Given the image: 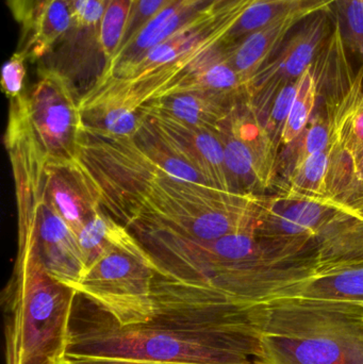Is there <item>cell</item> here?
<instances>
[{
    "instance_id": "9c48e42d",
    "label": "cell",
    "mask_w": 363,
    "mask_h": 364,
    "mask_svg": "<svg viewBox=\"0 0 363 364\" xmlns=\"http://www.w3.org/2000/svg\"><path fill=\"white\" fill-rule=\"evenodd\" d=\"M142 114L145 123L170 153L189 164L217 188L236 191L226 168L221 132L190 127L159 115Z\"/></svg>"
},
{
    "instance_id": "ba28073f",
    "label": "cell",
    "mask_w": 363,
    "mask_h": 364,
    "mask_svg": "<svg viewBox=\"0 0 363 364\" xmlns=\"http://www.w3.org/2000/svg\"><path fill=\"white\" fill-rule=\"evenodd\" d=\"M330 11H320L303 21L288 36L274 57L262 66L249 83L247 94L257 97L278 94L289 83L296 82L323 48L332 33Z\"/></svg>"
},
{
    "instance_id": "30bf717a",
    "label": "cell",
    "mask_w": 363,
    "mask_h": 364,
    "mask_svg": "<svg viewBox=\"0 0 363 364\" xmlns=\"http://www.w3.org/2000/svg\"><path fill=\"white\" fill-rule=\"evenodd\" d=\"M43 186L51 205L78 235L102 210L97 184L80 160H53L43 153Z\"/></svg>"
},
{
    "instance_id": "277c9868",
    "label": "cell",
    "mask_w": 363,
    "mask_h": 364,
    "mask_svg": "<svg viewBox=\"0 0 363 364\" xmlns=\"http://www.w3.org/2000/svg\"><path fill=\"white\" fill-rule=\"evenodd\" d=\"M78 292L49 275L33 248L19 243L2 294L6 364H62L70 348Z\"/></svg>"
},
{
    "instance_id": "ffe728a7",
    "label": "cell",
    "mask_w": 363,
    "mask_h": 364,
    "mask_svg": "<svg viewBox=\"0 0 363 364\" xmlns=\"http://www.w3.org/2000/svg\"><path fill=\"white\" fill-rule=\"evenodd\" d=\"M134 1L136 0H110L104 11L98 29V46L106 59V66L123 43Z\"/></svg>"
},
{
    "instance_id": "4316f807",
    "label": "cell",
    "mask_w": 363,
    "mask_h": 364,
    "mask_svg": "<svg viewBox=\"0 0 363 364\" xmlns=\"http://www.w3.org/2000/svg\"><path fill=\"white\" fill-rule=\"evenodd\" d=\"M296 93V81L283 87L275 97L274 105L269 117V127L266 128L273 141L276 138L277 134H279L281 139V134L291 111Z\"/></svg>"
},
{
    "instance_id": "8992f818",
    "label": "cell",
    "mask_w": 363,
    "mask_h": 364,
    "mask_svg": "<svg viewBox=\"0 0 363 364\" xmlns=\"http://www.w3.org/2000/svg\"><path fill=\"white\" fill-rule=\"evenodd\" d=\"M155 259L127 227L113 223L108 244L87 267L76 290L119 326L155 318Z\"/></svg>"
},
{
    "instance_id": "7402d4cb",
    "label": "cell",
    "mask_w": 363,
    "mask_h": 364,
    "mask_svg": "<svg viewBox=\"0 0 363 364\" xmlns=\"http://www.w3.org/2000/svg\"><path fill=\"white\" fill-rule=\"evenodd\" d=\"M114 220L102 210L87 222L77 235L87 269L108 244Z\"/></svg>"
},
{
    "instance_id": "5bb4252c",
    "label": "cell",
    "mask_w": 363,
    "mask_h": 364,
    "mask_svg": "<svg viewBox=\"0 0 363 364\" xmlns=\"http://www.w3.org/2000/svg\"><path fill=\"white\" fill-rule=\"evenodd\" d=\"M332 209L327 198L289 194L279 203L261 209L259 227L274 247L287 250L310 240Z\"/></svg>"
},
{
    "instance_id": "7a4b0ae2",
    "label": "cell",
    "mask_w": 363,
    "mask_h": 364,
    "mask_svg": "<svg viewBox=\"0 0 363 364\" xmlns=\"http://www.w3.org/2000/svg\"><path fill=\"white\" fill-rule=\"evenodd\" d=\"M93 304V303H92ZM95 305V304H94ZM72 323L66 357H106L185 364H254L259 356L257 325L204 326L151 321L119 326L95 305Z\"/></svg>"
},
{
    "instance_id": "52a82bcc",
    "label": "cell",
    "mask_w": 363,
    "mask_h": 364,
    "mask_svg": "<svg viewBox=\"0 0 363 364\" xmlns=\"http://www.w3.org/2000/svg\"><path fill=\"white\" fill-rule=\"evenodd\" d=\"M23 98L32 132L46 158L78 159L82 114L68 79L57 70H43Z\"/></svg>"
},
{
    "instance_id": "4dcf8cb0",
    "label": "cell",
    "mask_w": 363,
    "mask_h": 364,
    "mask_svg": "<svg viewBox=\"0 0 363 364\" xmlns=\"http://www.w3.org/2000/svg\"><path fill=\"white\" fill-rule=\"evenodd\" d=\"M67 1H70V4H72V2H74V1H75V0H67Z\"/></svg>"
},
{
    "instance_id": "83f0119b",
    "label": "cell",
    "mask_w": 363,
    "mask_h": 364,
    "mask_svg": "<svg viewBox=\"0 0 363 364\" xmlns=\"http://www.w3.org/2000/svg\"><path fill=\"white\" fill-rule=\"evenodd\" d=\"M68 364H185L156 363V361L131 360L123 358H106V357H66Z\"/></svg>"
},
{
    "instance_id": "d6986e66",
    "label": "cell",
    "mask_w": 363,
    "mask_h": 364,
    "mask_svg": "<svg viewBox=\"0 0 363 364\" xmlns=\"http://www.w3.org/2000/svg\"><path fill=\"white\" fill-rule=\"evenodd\" d=\"M318 76L315 64L309 65L296 81V93L281 140L291 144L306 129L318 96Z\"/></svg>"
},
{
    "instance_id": "e0dca14e",
    "label": "cell",
    "mask_w": 363,
    "mask_h": 364,
    "mask_svg": "<svg viewBox=\"0 0 363 364\" xmlns=\"http://www.w3.org/2000/svg\"><path fill=\"white\" fill-rule=\"evenodd\" d=\"M72 26V4L67 0H47L23 25V47L30 59H40L66 38Z\"/></svg>"
},
{
    "instance_id": "cb8c5ba5",
    "label": "cell",
    "mask_w": 363,
    "mask_h": 364,
    "mask_svg": "<svg viewBox=\"0 0 363 364\" xmlns=\"http://www.w3.org/2000/svg\"><path fill=\"white\" fill-rule=\"evenodd\" d=\"M336 129L337 123H332L330 117L318 115L305 134L296 164L304 161L313 154L326 151L332 147L336 139Z\"/></svg>"
},
{
    "instance_id": "8fae6325",
    "label": "cell",
    "mask_w": 363,
    "mask_h": 364,
    "mask_svg": "<svg viewBox=\"0 0 363 364\" xmlns=\"http://www.w3.org/2000/svg\"><path fill=\"white\" fill-rule=\"evenodd\" d=\"M221 136L232 183L234 181L246 188L269 186L274 176L276 149L266 128L239 119L223 127Z\"/></svg>"
},
{
    "instance_id": "6da1fadb",
    "label": "cell",
    "mask_w": 363,
    "mask_h": 364,
    "mask_svg": "<svg viewBox=\"0 0 363 364\" xmlns=\"http://www.w3.org/2000/svg\"><path fill=\"white\" fill-rule=\"evenodd\" d=\"M78 158L99 188L102 207L142 235L208 242L255 231L259 210L253 196L211 184L170 153L145 121L131 138L83 129Z\"/></svg>"
},
{
    "instance_id": "9a60e30c",
    "label": "cell",
    "mask_w": 363,
    "mask_h": 364,
    "mask_svg": "<svg viewBox=\"0 0 363 364\" xmlns=\"http://www.w3.org/2000/svg\"><path fill=\"white\" fill-rule=\"evenodd\" d=\"M353 301L363 305V257L330 258L309 264L308 276L281 296Z\"/></svg>"
},
{
    "instance_id": "3957f363",
    "label": "cell",
    "mask_w": 363,
    "mask_h": 364,
    "mask_svg": "<svg viewBox=\"0 0 363 364\" xmlns=\"http://www.w3.org/2000/svg\"><path fill=\"white\" fill-rule=\"evenodd\" d=\"M254 364H363V305L281 296L257 304Z\"/></svg>"
},
{
    "instance_id": "1f68e13d",
    "label": "cell",
    "mask_w": 363,
    "mask_h": 364,
    "mask_svg": "<svg viewBox=\"0 0 363 364\" xmlns=\"http://www.w3.org/2000/svg\"><path fill=\"white\" fill-rule=\"evenodd\" d=\"M62 364H68V363H66V361H65V360H64V361H63V363H62Z\"/></svg>"
},
{
    "instance_id": "f1b7e54d",
    "label": "cell",
    "mask_w": 363,
    "mask_h": 364,
    "mask_svg": "<svg viewBox=\"0 0 363 364\" xmlns=\"http://www.w3.org/2000/svg\"><path fill=\"white\" fill-rule=\"evenodd\" d=\"M352 166H353L354 176L359 182H363V145L351 156Z\"/></svg>"
},
{
    "instance_id": "ac0fdd59",
    "label": "cell",
    "mask_w": 363,
    "mask_h": 364,
    "mask_svg": "<svg viewBox=\"0 0 363 364\" xmlns=\"http://www.w3.org/2000/svg\"><path fill=\"white\" fill-rule=\"evenodd\" d=\"M332 147L309 156L304 161L296 164L291 176L290 194L306 198H326L330 190V170Z\"/></svg>"
},
{
    "instance_id": "7c38bea8",
    "label": "cell",
    "mask_w": 363,
    "mask_h": 364,
    "mask_svg": "<svg viewBox=\"0 0 363 364\" xmlns=\"http://www.w3.org/2000/svg\"><path fill=\"white\" fill-rule=\"evenodd\" d=\"M337 0H320L288 11L253 33L225 44L226 58L237 70L247 91L254 76L277 53L281 45L303 21L320 12L330 10Z\"/></svg>"
},
{
    "instance_id": "603a6c76",
    "label": "cell",
    "mask_w": 363,
    "mask_h": 364,
    "mask_svg": "<svg viewBox=\"0 0 363 364\" xmlns=\"http://www.w3.org/2000/svg\"><path fill=\"white\" fill-rule=\"evenodd\" d=\"M349 110L340 125L337 126L335 140L339 149L351 157L363 145V92Z\"/></svg>"
},
{
    "instance_id": "5b68a950",
    "label": "cell",
    "mask_w": 363,
    "mask_h": 364,
    "mask_svg": "<svg viewBox=\"0 0 363 364\" xmlns=\"http://www.w3.org/2000/svg\"><path fill=\"white\" fill-rule=\"evenodd\" d=\"M4 143L16 186L18 242L33 248L49 275L76 290L87 263L76 233L47 198L42 181L43 151L23 107H11Z\"/></svg>"
},
{
    "instance_id": "484cf974",
    "label": "cell",
    "mask_w": 363,
    "mask_h": 364,
    "mask_svg": "<svg viewBox=\"0 0 363 364\" xmlns=\"http://www.w3.org/2000/svg\"><path fill=\"white\" fill-rule=\"evenodd\" d=\"M28 55L25 51H16L2 66L1 89L11 100L23 95V81L26 76L25 62Z\"/></svg>"
},
{
    "instance_id": "d4e9b609",
    "label": "cell",
    "mask_w": 363,
    "mask_h": 364,
    "mask_svg": "<svg viewBox=\"0 0 363 364\" xmlns=\"http://www.w3.org/2000/svg\"><path fill=\"white\" fill-rule=\"evenodd\" d=\"M110 0H75L72 2V29L98 32L99 23Z\"/></svg>"
},
{
    "instance_id": "2e32d148",
    "label": "cell",
    "mask_w": 363,
    "mask_h": 364,
    "mask_svg": "<svg viewBox=\"0 0 363 364\" xmlns=\"http://www.w3.org/2000/svg\"><path fill=\"white\" fill-rule=\"evenodd\" d=\"M229 109L223 102L200 93V92H178L149 100L141 107L145 114H155L177 123L222 132Z\"/></svg>"
},
{
    "instance_id": "f546056e",
    "label": "cell",
    "mask_w": 363,
    "mask_h": 364,
    "mask_svg": "<svg viewBox=\"0 0 363 364\" xmlns=\"http://www.w3.org/2000/svg\"><path fill=\"white\" fill-rule=\"evenodd\" d=\"M226 0H212L213 4H221L225 2Z\"/></svg>"
},
{
    "instance_id": "4fadbf2b",
    "label": "cell",
    "mask_w": 363,
    "mask_h": 364,
    "mask_svg": "<svg viewBox=\"0 0 363 364\" xmlns=\"http://www.w3.org/2000/svg\"><path fill=\"white\" fill-rule=\"evenodd\" d=\"M212 4V0H170L119 48L95 85L123 76L149 49L170 38Z\"/></svg>"
},
{
    "instance_id": "44dd1931",
    "label": "cell",
    "mask_w": 363,
    "mask_h": 364,
    "mask_svg": "<svg viewBox=\"0 0 363 364\" xmlns=\"http://www.w3.org/2000/svg\"><path fill=\"white\" fill-rule=\"evenodd\" d=\"M328 11L347 48L363 58V0H337Z\"/></svg>"
}]
</instances>
